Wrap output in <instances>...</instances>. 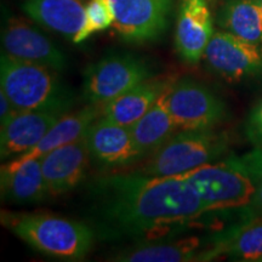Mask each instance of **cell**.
<instances>
[{"label":"cell","instance_id":"6da1fadb","mask_svg":"<svg viewBox=\"0 0 262 262\" xmlns=\"http://www.w3.org/2000/svg\"><path fill=\"white\" fill-rule=\"evenodd\" d=\"M86 199L91 228L103 239L158 238L209 212L181 175L112 173L91 182Z\"/></svg>","mask_w":262,"mask_h":262},{"label":"cell","instance_id":"7a4b0ae2","mask_svg":"<svg viewBox=\"0 0 262 262\" xmlns=\"http://www.w3.org/2000/svg\"><path fill=\"white\" fill-rule=\"evenodd\" d=\"M2 224L35 251L61 260H83L95 238L89 225L47 212L3 210Z\"/></svg>","mask_w":262,"mask_h":262},{"label":"cell","instance_id":"3957f363","mask_svg":"<svg viewBox=\"0 0 262 262\" xmlns=\"http://www.w3.org/2000/svg\"><path fill=\"white\" fill-rule=\"evenodd\" d=\"M55 72L3 52L0 89L5 91L19 111H40L62 116L73 104V94Z\"/></svg>","mask_w":262,"mask_h":262},{"label":"cell","instance_id":"277c9868","mask_svg":"<svg viewBox=\"0 0 262 262\" xmlns=\"http://www.w3.org/2000/svg\"><path fill=\"white\" fill-rule=\"evenodd\" d=\"M181 176L194 188L209 212L243 210L253 201L256 191L242 156L204 164Z\"/></svg>","mask_w":262,"mask_h":262},{"label":"cell","instance_id":"5b68a950","mask_svg":"<svg viewBox=\"0 0 262 262\" xmlns=\"http://www.w3.org/2000/svg\"><path fill=\"white\" fill-rule=\"evenodd\" d=\"M228 146L227 134L215 129L179 130L135 171L150 176L182 175L219 160Z\"/></svg>","mask_w":262,"mask_h":262},{"label":"cell","instance_id":"8992f818","mask_svg":"<svg viewBox=\"0 0 262 262\" xmlns=\"http://www.w3.org/2000/svg\"><path fill=\"white\" fill-rule=\"evenodd\" d=\"M150 77L145 60L130 52H112L86 68L84 98L89 104L103 106Z\"/></svg>","mask_w":262,"mask_h":262},{"label":"cell","instance_id":"52a82bcc","mask_svg":"<svg viewBox=\"0 0 262 262\" xmlns=\"http://www.w3.org/2000/svg\"><path fill=\"white\" fill-rule=\"evenodd\" d=\"M166 103L179 130L215 129L227 114L224 101L191 78L173 80L169 85Z\"/></svg>","mask_w":262,"mask_h":262},{"label":"cell","instance_id":"ba28073f","mask_svg":"<svg viewBox=\"0 0 262 262\" xmlns=\"http://www.w3.org/2000/svg\"><path fill=\"white\" fill-rule=\"evenodd\" d=\"M210 70L228 81H241L262 73V49L226 31H216L204 52Z\"/></svg>","mask_w":262,"mask_h":262},{"label":"cell","instance_id":"9c48e42d","mask_svg":"<svg viewBox=\"0 0 262 262\" xmlns=\"http://www.w3.org/2000/svg\"><path fill=\"white\" fill-rule=\"evenodd\" d=\"M173 0H110L114 14L112 27L131 42L158 39L168 27Z\"/></svg>","mask_w":262,"mask_h":262},{"label":"cell","instance_id":"30bf717a","mask_svg":"<svg viewBox=\"0 0 262 262\" xmlns=\"http://www.w3.org/2000/svg\"><path fill=\"white\" fill-rule=\"evenodd\" d=\"M222 234L217 238L189 237L170 242L141 243L114 256L122 262H192L210 261L221 256Z\"/></svg>","mask_w":262,"mask_h":262},{"label":"cell","instance_id":"8fae6325","mask_svg":"<svg viewBox=\"0 0 262 262\" xmlns=\"http://www.w3.org/2000/svg\"><path fill=\"white\" fill-rule=\"evenodd\" d=\"M4 52L17 60L63 71L67 58L47 35L21 18H10L2 33Z\"/></svg>","mask_w":262,"mask_h":262},{"label":"cell","instance_id":"7c38bea8","mask_svg":"<svg viewBox=\"0 0 262 262\" xmlns=\"http://www.w3.org/2000/svg\"><path fill=\"white\" fill-rule=\"evenodd\" d=\"M40 158L49 196H57L71 192L84 181L91 155L84 137L58 147Z\"/></svg>","mask_w":262,"mask_h":262},{"label":"cell","instance_id":"4fadbf2b","mask_svg":"<svg viewBox=\"0 0 262 262\" xmlns=\"http://www.w3.org/2000/svg\"><path fill=\"white\" fill-rule=\"evenodd\" d=\"M91 158L108 168H120L145 158L137 147L130 127L100 117L85 135Z\"/></svg>","mask_w":262,"mask_h":262},{"label":"cell","instance_id":"5bb4252c","mask_svg":"<svg viewBox=\"0 0 262 262\" xmlns=\"http://www.w3.org/2000/svg\"><path fill=\"white\" fill-rule=\"evenodd\" d=\"M210 9L206 0H181L175 31V48L180 57L196 64L214 34Z\"/></svg>","mask_w":262,"mask_h":262},{"label":"cell","instance_id":"9a60e30c","mask_svg":"<svg viewBox=\"0 0 262 262\" xmlns=\"http://www.w3.org/2000/svg\"><path fill=\"white\" fill-rule=\"evenodd\" d=\"M2 198L14 204H34L49 196L41 158H22L3 164L0 169Z\"/></svg>","mask_w":262,"mask_h":262},{"label":"cell","instance_id":"2e32d148","mask_svg":"<svg viewBox=\"0 0 262 262\" xmlns=\"http://www.w3.org/2000/svg\"><path fill=\"white\" fill-rule=\"evenodd\" d=\"M61 114L40 111H19L0 126V157L6 160L34 148Z\"/></svg>","mask_w":262,"mask_h":262},{"label":"cell","instance_id":"e0dca14e","mask_svg":"<svg viewBox=\"0 0 262 262\" xmlns=\"http://www.w3.org/2000/svg\"><path fill=\"white\" fill-rule=\"evenodd\" d=\"M172 81L162 77H150L141 81L126 93L101 106V117L119 125L131 127L148 112Z\"/></svg>","mask_w":262,"mask_h":262},{"label":"cell","instance_id":"ac0fdd59","mask_svg":"<svg viewBox=\"0 0 262 262\" xmlns=\"http://www.w3.org/2000/svg\"><path fill=\"white\" fill-rule=\"evenodd\" d=\"M22 9L34 22L72 41L85 25L81 0H25Z\"/></svg>","mask_w":262,"mask_h":262},{"label":"cell","instance_id":"d6986e66","mask_svg":"<svg viewBox=\"0 0 262 262\" xmlns=\"http://www.w3.org/2000/svg\"><path fill=\"white\" fill-rule=\"evenodd\" d=\"M101 114V106L98 104H88L78 112L62 114L34 148L18 157L40 158L58 147L84 139L89 127Z\"/></svg>","mask_w":262,"mask_h":262},{"label":"cell","instance_id":"ffe728a7","mask_svg":"<svg viewBox=\"0 0 262 262\" xmlns=\"http://www.w3.org/2000/svg\"><path fill=\"white\" fill-rule=\"evenodd\" d=\"M168 88L160 95L157 102L149 108L148 112L130 127L134 140L145 158L158 149L179 131L178 124L170 113L166 103Z\"/></svg>","mask_w":262,"mask_h":262},{"label":"cell","instance_id":"44dd1931","mask_svg":"<svg viewBox=\"0 0 262 262\" xmlns=\"http://www.w3.org/2000/svg\"><path fill=\"white\" fill-rule=\"evenodd\" d=\"M216 22L222 31L262 47V0H224Z\"/></svg>","mask_w":262,"mask_h":262},{"label":"cell","instance_id":"7402d4cb","mask_svg":"<svg viewBox=\"0 0 262 262\" xmlns=\"http://www.w3.org/2000/svg\"><path fill=\"white\" fill-rule=\"evenodd\" d=\"M221 256L243 262H262V215L242 221L222 234Z\"/></svg>","mask_w":262,"mask_h":262},{"label":"cell","instance_id":"603a6c76","mask_svg":"<svg viewBox=\"0 0 262 262\" xmlns=\"http://www.w3.org/2000/svg\"><path fill=\"white\" fill-rule=\"evenodd\" d=\"M113 22L114 14L110 0H89L85 5V25L73 42H83L94 33L112 27Z\"/></svg>","mask_w":262,"mask_h":262},{"label":"cell","instance_id":"cb8c5ba5","mask_svg":"<svg viewBox=\"0 0 262 262\" xmlns=\"http://www.w3.org/2000/svg\"><path fill=\"white\" fill-rule=\"evenodd\" d=\"M242 157L253 176L255 187H256L253 201L247 208L241 210L242 219H243L242 221H247L262 215V148L256 147L254 150L245 153Z\"/></svg>","mask_w":262,"mask_h":262},{"label":"cell","instance_id":"d4e9b609","mask_svg":"<svg viewBox=\"0 0 262 262\" xmlns=\"http://www.w3.org/2000/svg\"><path fill=\"white\" fill-rule=\"evenodd\" d=\"M245 134L251 143L262 148V98L249 113L245 123Z\"/></svg>","mask_w":262,"mask_h":262},{"label":"cell","instance_id":"484cf974","mask_svg":"<svg viewBox=\"0 0 262 262\" xmlns=\"http://www.w3.org/2000/svg\"><path fill=\"white\" fill-rule=\"evenodd\" d=\"M17 112H19L18 108L12 103L5 91L0 89V126L8 123Z\"/></svg>","mask_w":262,"mask_h":262},{"label":"cell","instance_id":"4316f807","mask_svg":"<svg viewBox=\"0 0 262 262\" xmlns=\"http://www.w3.org/2000/svg\"><path fill=\"white\" fill-rule=\"evenodd\" d=\"M261 48H262V47H261Z\"/></svg>","mask_w":262,"mask_h":262}]
</instances>
